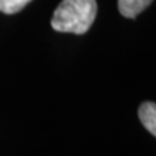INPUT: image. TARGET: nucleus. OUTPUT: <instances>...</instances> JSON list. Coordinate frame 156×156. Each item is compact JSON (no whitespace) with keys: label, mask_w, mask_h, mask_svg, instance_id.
Masks as SVG:
<instances>
[{"label":"nucleus","mask_w":156,"mask_h":156,"mask_svg":"<svg viewBox=\"0 0 156 156\" xmlns=\"http://www.w3.org/2000/svg\"><path fill=\"white\" fill-rule=\"evenodd\" d=\"M30 0H0V12L6 15H13L20 12Z\"/></svg>","instance_id":"4"},{"label":"nucleus","mask_w":156,"mask_h":156,"mask_svg":"<svg viewBox=\"0 0 156 156\" xmlns=\"http://www.w3.org/2000/svg\"><path fill=\"white\" fill-rule=\"evenodd\" d=\"M139 119L147 132L156 137V103L146 101L139 107Z\"/></svg>","instance_id":"2"},{"label":"nucleus","mask_w":156,"mask_h":156,"mask_svg":"<svg viewBox=\"0 0 156 156\" xmlns=\"http://www.w3.org/2000/svg\"><path fill=\"white\" fill-rule=\"evenodd\" d=\"M153 0H119V12L124 17L134 19L145 10Z\"/></svg>","instance_id":"3"},{"label":"nucleus","mask_w":156,"mask_h":156,"mask_svg":"<svg viewBox=\"0 0 156 156\" xmlns=\"http://www.w3.org/2000/svg\"><path fill=\"white\" fill-rule=\"evenodd\" d=\"M97 15L95 0H62L51 20L56 32L83 35L88 32Z\"/></svg>","instance_id":"1"}]
</instances>
